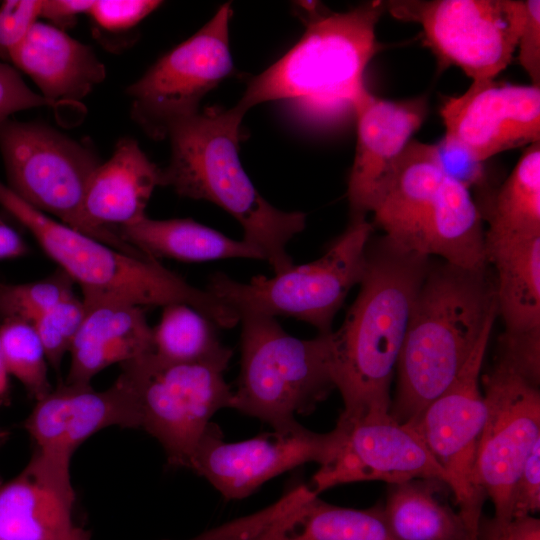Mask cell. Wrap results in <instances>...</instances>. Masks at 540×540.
Listing matches in <instances>:
<instances>
[{
    "mask_svg": "<svg viewBox=\"0 0 540 540\" xmlns=\"http://www.w3.org/2000/svg\"><path fill=\"white\" fill-rule=\"evenodd\" d=\"M429 264L428 256L386 237L370 239L358 295L332 332L336 386L344 404L340 420L389 413L392 377Z\"/></svg>",
    "mask_w": 540,
    "mask_h": 540,
    "instance_id": "1",
    "label": "cell"
},
{
    "mask_svg": "<svg viewBox=\"0 0 540 540\" xmlns=\"http://www.w3.org/2000/svg\"><path fill=\"white\" fill-rule=\"evenodd\" d=\"M497 315L488 265L474 270L430 263L412 305L390 415L400 423L415 421L451 385Z\"/></svg>",
    "mask_w": 540,
    "mask_h": 540,
    "instance_id": "2",
    "label": "cell"
},
{
    "mask_svg": "<svg viewBox=\"0 0 540 540\" xmlns=\"http://www.w3.org/2000/svg\"><path fill=\"white\" fill-rule=\"evenodd\" d=\"M244 115L235 106L211 107L176 123L167 135L172 153L161 186L231 214L243 228V240L258 248L277 274L294 265L287 246L304 230L306 214L275 208L252 184L239 158Z\"/></svg>",
    "mask_w": 540,
    "mask_h": 540,
    "instance_id": "3",
    "label": "cell"
},
{
    "mask_svg": "<svg viewBox=\"0 0 540 540\" xmlns=\"http://www.w3.org/2000/svg\"><path fill=\"white\" fill-rule=\"evenodd\" d=\"M0 206L23 225L42 250L82 291L85 306L124 302L140 307L187 304L219 328L239 315L206 289L187 283L157 260L125 254L33 208L0 181Z\"/></svg>",
    "mask_w": 540,
    "mask_h": 540,
    "instance_id": "4",
    "label": "cell"
},
{
    "mask_svg": "<svg viewBox=\"0 0 540 540\" xmlns=\"http://www.w3.org/2000/svg\"><path fill=\"white\" fill-rule=\"evenodd\" d=\"M386 10L369 1L347 12L312 18L300 40L249 83L235 107L293 100L316 107L353 105L367 90L363 74L379 50L376 25Z\"/></svg>",
    "mask_w": 540,
    "mask_h": 540,
    "instance_id": "5",
    "label": "cell"
},
{
    "mask_svg": "<svg viewBox=\"0 0 540 540\" xmlns=\"http://www.w3.org/2000/svg\"><path fill=\"white\" fill-rule=\"evenodd\" d=\"M241 362L232 408L258 418L275 431L301 424L337 389L332 332L311 339L287 333L276 318L243 314Z\"/></svg>",
    "mask_w": 540,
    "mask_h": 540,
    "instance_id": "6",
    "label": "cell"
},
{
    "mask_svg": "<svg viewBox=\"0 0 540 540\" xmlns=\"http://www.w3.org/2000/svg\"><path fill=\"white\" fill-rule=\"evenodd\" d=\"M0 151L7 186L21 200L125 254L152 259L87 217L88 185L101 164L91 148L49 126L7 119L0 123Z\"/></svg>",
    "mask_w": 540,
    "mask_h": 540,
    "instance_id": "7",
    "label": "cell"
},
{
    "mask_svg": "<svg viewBox=\"0 0 540 540\" xmlns=\"http://www.w3.org/2000/svg\"><path fill=\"white\" fill-rule=\"evenodd\" d=\"M373 226L365 218L348 228L309 263L293 265L273 277L257 275L243 283L222 272L209 277L206 290L243 314L291 317L332 332V322L353 286L360 283Z\"/></svg>",
    "mask_w": 540,
    "mask_h": 540,
    "instance_id": "8",
    "label": "cell"
},
{
    "mask_svg": "<svg viewBox=\"0 0 540 540\" xmlns=\"http://www.w3.org/2000/svg\"><path fill=\"white\" fill-rule=\"evenodd\" d=\"M117 379L131 392L139 428L154 437L173 468H190L213 415L232 408L227 367L210 362H172L154 352L120 364Z\"/></svg>",
    "mask_w": 540,
    "mask_h": 540,
    "instance_id": "9",
    "label": "cell"
},
{
    "mask_svg": "<svg viewBox=\"0 0 540 540\" xmlns=\"http://www.w3.org/2000/svg\"><path fill=\"white\" fill-rule=\"evenodd\" d=\"M394 17L421 25L425 43L444 66L472 81L492 80L512 60L525 22V1L385 2Z\"/></svg>",
    "mask_w": 540,
    "mask_h": 540,
    "instance_id": "10",
    "label": "cell"
},
{
    "mask_svg": "<svg viewBox=\"0 0 540 540\" xmlns=\"http://www.w3.org/2000/svg\"><path fill=\"white\" fill-rule=\"evenodd\" d=\"M230 3L198 32L161 57L126 92L132 118L155 139L199 112L202 98L233 70L229 48Z\"/></svg>",
    "mask_w": 540,
    "mask_h": 540,
    "instance_id": "11",
    "label": "cell"
},
{
    "mask_svg": "<svg viewBox=\"0 0 540 540\" xmlns=\"http://www.w3.org/2000/svg\"><path fill=\"white\" fill-rule=\"evenodd\" d=\"M496 319V318H495ZM495 319L479 340L451 385L412 424L444 469L469 540H476L486 496L475 481V463L486 419L480 371Z\"/></svg>",
    "mask_w": 540,
    "mask_h": 540,
    "instance_id": "12",
    "label": "cell"
},
{
    "mask_svg": "<svg viewBox=\"0 0 540 540\" xmlns=\"http://www.w3.org/2000/svg\"><path fill=\"white\" fill-rule=\"evenodd\" d=\"M347 426L337 421L327 433L302 425L239 442L228 443L222 431L210 423L191 460L190 468L204 477L228 500L252 494L268 480L305 463L330 462L342 448Z\"/></svg>",
    "mask_w": 540,
    "mask_h": 540,
    "instance_id": "13",
    "label": "cell"
},
{
    "mask_svg": "<svg viewBox=\"0 0 540 540\" xmlns=\"http://www.w3.org/2000/svg\"><path fill=\"white\" fill-rule=\"evenodd\" d=\"M486 419L478 446L475 481L494 507V517L510 519L514 482L540 440V392L505 363L495 360L483 378Z\"/></svg>",
    "mask_w": 540,
    "mask_h": 540,
    "instance_id": "14",
    "label": "cell"
},
{
    "mask_svg": "<svg viewBox=\"0 0 540 540\" xmlns=\"http://www.w3.org/2000/svg\"><path fill=\"white\" fill-rule=\"evenodd\" d=\"M442 145L477 163L501 152L540 141V86L472 81L440 109Z\"/></svg>",
    "mask_w": 540,
    "mask_h": 540,
    "instance_id": "15",
    "label": "cell"
},
{
    "mask_svg": "<svg viewBox=\"0 0 540 540\" xmlns=\"http://www.w3.org/2000/svg\"><path fill=\"white\" fill-rule=\"evenodd\" d=\"M338 421L347 426L345 442L305 484L312 493L319 495L334 486L360 481L428 480L447 485L444 469L412 424L400 423L390 413Z\"/></svg>",
    "mask_w": 540,
    "mask_h": 540,
    "instance_id": "16",
    "label": "cell"
},
{
    "mask_svg": "<svg viewBox=\"0 0 540 540\" xmlns=\"http://www.w3.org/2000/svg\"><path fill=\"white\" fill-rule=\"evenodd\" d=\"M110 426L139 428L134 398L117 379L101 391L91 384L61 382L36 401L23 422L34 443V453L67 469L74 451L90 436Z\"/></svg>",
    "mask_w": 540,
    "mask_h": 540,
    "instance_id": "17",
    "label": "cell"
},
{
    "mask_svg": "<svg viewBox=\"0 0 540 540\" xmlns=\"http://www.w3.org/2000/svg\"><path fill=\"white\" fill-rule=\"evenodd\" d=\"M357 118L356 153L348 179L352 220L371 212L390 171L422 125L424 98L387 100L366 90L352 105Z\"/></svg>",
    "mask_w": 540,
    "mask_h": 540,
    "instance_id": "18",
    "label": "cell"
},
{
    "mask_svg": "<svg viewBox=\"0 0 540 540\" xmlns=\"http://www.w3.org/2000/svg\"><path fill=\"white\" fill-rule=\"evenodd\" d=\"M70 474L31 456L14 478L0 483V540H91L72 517Z\"/></svg>",
    "mask_w": 540,
    "mask_h": 540,
    "instance_id": "19",
    "label": "cell"
},
{
    "mask_svg": "<svg viewBox=\"0 0 540 540\" xmlns=\"http://www.w3.org/2000/svg\"><path fill=\"white\" fill-rule=\"evenodd\" d=\"M254 540H399L382 505L367 509L327 503L305 484L294 486L264 510Z\"/></svg>",
    "mask_w": 540,
    "mask_h": 540,
    "instance_id": "20",
    "label": "cell"
},
{
    "mask_svg": "<svg viewBox=\"0 0 540 540\" xmlns=\"http://www.w3.org/2000/svg\"><path fill=\"white\" fill-rule=\"evenodd\" d=\"M10 61L27 74L52 105L78 101L105 78L93 50L53 25L37 21Z\"/></svg>",
    "mask_w": 540,
    "mask_h": 540,
    "instance_id": "21",
    "label": "cell"
},
{
    "mask_svg": "<svg viewBox=\"0 0 540 540\" xmlns=\"http://www.w3.org/2000/svg\"><path fill=\"white\" fill-rule=\"evenodd\" d=\"M465 268L488 265L481 213L470 189L446 175L437 194L399 246Z\"/></svg>",
    "mask_w": 540,
    "mask_h": 540,
    "instance_id": "22",
    "label": "cell"
},
{
    "mask_svg": "<svg viewBox=\"0 0 540 540\" xmlns=\"http://www.w3.org/2000/svg\"><path fill=\"white\" fill-rule=\"evenodd\" d=\"M85 307L84 319L69 350L66 383L90 384L105 368L154 352L153 331L142 307L124 302Z\"/></svg>",
    "mask_w": 540,
    "mask_h": 540,
    "instance_id": "23",
    "label": "cell"
},
{
    "mask_svg": "<svg viewBox=\"0 0 540 540\" xmlns=\"http://www.w3.org/2000/svg\"><path fill=\"white\" fill-rule=\"evenodd\" d=\"M161 181L162 169L150 161L136 140L123 138L89 182L86 215L95 225L113 232L134 224L146 216L149 199Z\"/></svg>",
    "mask_w": 540,
    "mask_h": 540,
    "instance_id": "24",
    "label": "cell"
},
{
    "mask_svg": "<svg viewBox=\"0 0 540 540\" xmlns=\"http://www.w3.org/2000/svg\"><path fill=\"white\" fill-rule=\"evenodd\" d=\"M445 177L438 145L411 140L393 164L371 210L386 238L402 245Z\"/></svg>",
    "mask_w": 540,
    "mask_h": 540,
    "instance_id": "25",
    "label": "cell"
},
{
    "mask_svg": "<svg viewBox=\"0 0 540 540\" xmlns=\"http://www.w3.org/2000/svg\"><path fill=\"white\" fill-rule=\"evenodd\" d=\"M125 242L156 259L171 258L182 262H207L228 258L265 261L262 252L245 240H234L190 218L151 219L117 228Z\"/></svg>",
    "mask_w": 540,
    "mask_h": 540,
    "instance_id": "26",
    "label": "cell"
},
{
    "mask_svg": "<svg viewBox=\"0 0 540 540\" xmlns=\"http://www.w3.org/2000/svg\"><path fill=\"white\" fill-rule=\"evenodd\" d=\"M496 271L497 312L505 332L540 329V237L485 248Z\"/></svg>",
    "mask_w": 540,
    "mask_h": 540,
    "instance_id": "27",
    "label": "cell"
},
{
    "mask_svg": "<svg viewBox=\"0 0 540 540\" xmlns=\"http://www.w3.org/2000/svg\"><path fill=\"white\" fill-rule=\"evenodd\" d=\"M540 237V141L525 149L498 190L485 248Z\"/></svg>",
    "mask_w": 540,
    "mask_h": 540,
    "instance_id": "28",
    "label": "cell"
},
{
    "mask_svg": "<svg viewBox=\"0 0 540 540\" xmlns=\"http://www.w3.org/2000/svg\"><path fill=\"white\" fill-rule=\"evenodd\" d=\"M382 512L399 540H469L459 515L420 480L390 484Z\"/></svg>",
    "mask_w": 540,
    "mask_h": 540,
    "instance_id": "29",
    "label": "cell"
},
{
    "mask_svg": "<svg viewBox=\"0 0 540 540\" xmlns=\"http://www.w3.org/2000/svg\"><path fill=\"white\" fill-rule=\"evenodd\" d=\"M212 320L183 303L163 306L152 328L154 353L172 362H210L228 367L232 350L220 341Z\"/></svg>",
    "mask_w": 540,
    "mask_h": 540,
    "instance_id": "30",
    "label": "cell"
},
{
    "mask_svg": "<svg viewBox=\"0 0 540 540\" xmlns=\"http://www.w3.org/2000/svg\"><path fill=\"white\" fill-rule=\"evenodd\" d=\"M0 354L8 375L15 377L35 401L51 392L46 352L32 323L2 320Z\"/></svg>",
    "mask_w": 540,
    "mask_h": 540,
    "instance_id": "31",
    "label": "cell"
},
{
    "mask_svg": "<svg viewBox=\"0 0 540 540\" xmlns=\"http://www.w3.org/2000/svg\"><path fill=\"white\" fill-rule=\"evenodd\" d=\"M74 281L60 268L49 276L28 283L0 282V320L19 319L33 323L62 299L74 294Z\"/></svg>",
    "mask_w": 540,
    "mask_h": 540,
    "instance_id": "32",
    "label": "cell"
},
{
    "mask_svg": "<svg viewBox=\"0 0 540 540\" xmlns=\"http://www.w3.org/2000/svg\"><path fill=\"white\" fill-rule=\"evenodd\" d=\"M86 307L79 297L72 294L41 314L32 324L46 352L49 365L56 371L69 352L82 324Z\"/></svg>",
    "mask_w": 540,
    "mask_h": 540,
    "instance_id": "33",
    "label": "cell"
},
{
    "mask_svg": "<svg viewBox=\"0 0 540 540\" xmlns=\"http://www.w3.org/2000/svg\"><path fill=\"white\" fill-rule=\"evenodd\" d=\"M499 360L532 384L540 383V329L525 333L503 332L498 342Z\"/></svg>",
    "mask_w": 540,
    "mask_h": 540,
    "instance_id": "34",
    "label": "cell"
},
{
    "mask_svg": "<svg viewBox=\"0 0 540 540\" xmlns=\"http://www.w3.org/2000/svg\"><path fill=\"white\" fill-rule=\"evenodd\" d=\"M42 0L0 2V59L10 61L16 47L40 18Z\"/></svg>",
    "mask_w": 540,
    "mask_h": 540,
    "instance_id": "35",
    "label": "cell"
},
{
    "mask_svg": "<svg viewBox=\"0 0 540 540\" xmlns=\"http://www.w3.org/2000/svg\"><path fill=\"white\" fill-rule=\"evenodd\" d=\"M155 0H98L89 15L103 29L122 31L138 24L161 5Z\"/></svg>",
    "mask_w": 540,
    "mask_h": 540,
    "instance_id": "36",
    "label": "cell"
},
{
    "mask_svg": "<svg viewBox=\"0 0 540 540\" xmlns=\"http://www.w3.org/2000/svg\"><path fill=\"white\" fill-rule=\"evenodd\" d=\"M540 509V440L535 443L514 482L510 516L534 515Z\"/></svg>",
    "mask_w": 540,
    "mask_h": 540,
    "instance_id": "37",
    "label": "cell"
},
{
    "mask_svg": "<svg viewBox=\"0 0 540 540\" xmlns=\"http://www.w3.org/2000/svg\"><path fill=\"white\" fill-rule=\"evenodd\" d=\"M52 105L30 89L16 69L0 61V123L22 110Z\"/></svg>",
    "mask_w": 540,
    "mask_h": 540,
    "instance_id": "38",
    "label": "cell"
},
{
    "mask_svg": "<svg viewBox=\"0 0 540 540\" xmlns=\"http://www.w3.org/2000/svg\"><path fill=\"white\" fill-rule=\"evenodd\" d=\"M526 17L517 47L518 61L534 86H540V1L526 0Z\"/></svg>",
    "mask_w": 540,
    "mask_h": 540,
    "instance_id": "39",
    "label": "cell"
},
{
    "mask_svg": "<svg viewBox=\"0 0 540 540\" xmlns=\"http://www.w3.org/2000/svg\"><path fill=\"white\" fill-rule=\"evenodd\" d=\"M476 540H540V520L534 515L506 520L482 515Z\"/></svg>",
    "mask_w": 540,
    "mask_h": 540,
    "instance_id": "40",
    "label": "cell"
},
{
    "mask_svg": "<svg viewBox=\"0 0 540 540\" xmlns=\"http://www.w3.org/2000/svg\"><path fill=\"white\" fill-rule=\"evenodd\" d=\"M94 1L84 0H42L40 18L50 20L57 28L73 25L77 16L88 14Z\"/></svg>",
    "mask_w": 540,
    "mask_h": 540,
    "instance_id": "41",
    "label": "cell"
},
{
    "mask_svg": "<svg viewBox=\"0 0 540 540\" xmlns=\"http://www.w3.org/2000/svg\"><path fill=\"white\" fill-rule=\"evenodd\" d=\"M28 247L21 235L0 218V260L26 255Z\"/></svg>",
    "mask_w": 540,
    "mask_h": 540,
    "instance_id": "42",
    "label": "cell"
},
{
    "mask_svg": "<svg viewBox=\"0 0 540 540\" xmlns=\"http://www.w3.org/2000/svg\"><path fill=\"white\" fill-rule=\"evenodd\" d=\"M9 400V380L8 373L0 354V406Z\"/></svg>",
    "mask_w": 540,
    "mask_h": 540,
    "instance_id": "43",
    "label": "cell"
},
{
    "mask_svg": "<svg viewBox=\"0 0 540 540\" xmlns=\"http://www.w3.org/2000/svg\"><path fill=\"white\" fill-rule=\"evenodd\" d=\"M7 434H8L7 431L0 426V446L6 440Z\"/></svg>",
    "mask_w": 540,
    "mask_h": 540,
    "instance_id": "44",
    "label": "cell"
},
{
    "mask_svg": "<svg viewBox=\"0 0 540 540\" xmlns=\"http://www.w3.org/2000/svg\"><path fill=\"white\" fill-rule=\"evenodd\" d=\"M2 482V479L0 478V483Z\"/></svg>",
    "mask_w": 540,
    "mask_h": 540,
    "instance_id": "45",
    "label": "cell"
}]
</instances>
